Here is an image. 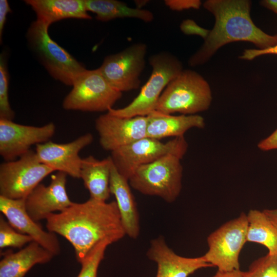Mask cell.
I'll list each match as a JSON object with an SVG mask.
<instances>
[{"instance_id":"obj_1","label":"cell","mask_w":277,"mask_h":277,"mask_svg":"<svg viewBox=\"0 0 277 277\" xmlns=\"http://www.w3.org/2000/svg\"><path fill=\"white\" fill-rule=\"evenodd\" d=\"M48 231L65 238L74 248L81 264L100 242H118L126 235L117 204L90 198L72 204L60 213L46 218Z\"/></svg>"},{"instance_id":"obj_2","label":"cell","mask_w":277,"mask_h":277,"mask_svg":"<svg viewBox=\"0 0 277 277\" xmlns=\"http://www.w3.org/2000/svg\"><path fill=\"white\" fill-rule=\"evenodd\" d=\"M203 7L213 15L215 23L201 47L189 58L190 66L205 64L220 48L232 42H250L257 49L277 44V34L265 33L252 21L250 1L207 0Z\"/></svg>"},{"instance_id":"obj_3","label":"cell","mask_w":277,"mask_h":277,"mask_svg":"<svg viewBox=\"0 0 277 277\" xmlns=\"http://www.w3.org/2000/svg\"><path fill=\"white\" fill-rule=\"evenodd\" d=\"M212 100L208 82L197 72L183 69L164 90L155 111L167 114H197L209 108Z\"/></svg>"},{"instance_id":"obj_4","label":"cell","mask_w":277,"mask_h":277,"mask_svg":"<svg viewBox=\"0 0 277 277\" xmlns=\"http://www.w3.org/2000/svg\"><path fill=\"white\" fill-rule=\"evenodd\" d=\"M182 158L169 153L137 168L128 179L130 186L140 193L174 202L182 187Z\"/></svg>"},{"instance_id":"obj_5","label":"cell","mask_w":277,"mask_h":277,"mask_svg":"<svg viewBox=\"0 0 277 277\" xmlns=\"http://www.w3.org/2000/svg\"><path fill=\"white\" fill-rule=\"evenodd\" d=\"M151 74L138 95L127 106L107 112L120 117L147 116L155 110L159 99L169 82L183 70L181 62L174 55L161 52L149 59Z\"/></svg>"},{"instance_id":"obj_6","label":"cell","mask_w":277,"mask_h":277,"mask_svg":"<svg viewBox=\"0 0 277 277\" xmlns=\"http://www.w3.org/2000/svg\"><path fill=\"white\" fill-rule=\"evenodd\" d=\"M48 28L37 20L31 23L27 32L30 47L52 77L72 86L76 77L86 69L50 38Z\"/></svg>"},{"instance_id":"obj_7","label":"cell","mask_w":277,"mask_h":277,"mask_svg":"<svg viewBox=\"0 0 277 277\" xmlns=\"http://www.w3.org/2000/svg\"><path fill=\"white\" fill-rule=\"evenodd\" d=\"M247 214L241 212L234 219L225 223L207 238L208 249L202 255L217 271L240 269L239 256L246 241Z\"/></svg>"},{"instance_id":"obj_8","label":"cell","mask_w":277,"mask_h":277,"mask_svg":"<svg viewBox=\"0 0 277 277\" xmlns=\"http://www.w3.org/2000/svg\"><path fill=\"white\" fill-rule=\"evenodd\" d=\"M122 96V92L109 84L99 68L86 69L75 80L62 105L67 110L108 112Z\"/></svg>"},{"instance_id":"obj_9","label":"cell","mask_w":277,"mask_h":277,"mask_svg":"<svg viewBox=\"0 0 277 277\" xmlns=\"http://www.w3.org/2000/svg\"><path fill=\"white\" fill-rule=\"evenodd\" d=\"M188 147L184 136L165 143L146 136L111 152L110 156L118 172L128 180L137 168L166 154L173 153L183 159Z\"/></svg>"},{"instance_id":"obj_10","label":"cell","mask_w":277,"mask_h":277,"mask_svg":"<svg viewBox=\"0 0 277 277\" xmlns=\"http://www.w3.org/2000/svg\"><path fill=\"white\" fill-rule=\"evenodd\" d=\"M54 170L38 160L30 150L16 159L0 165V195L12 199H25Z\"/></svg>"},{"instance_id":"obj_11","label":"cell","mask_w":277,"mask_h":277,"mask_svg":"<svg viewBox=\"0 0 277 277\" xmlns=\"http://www.w3.org/2000/svg\"><path fill=\"white\" fill-rule=\"evenodd\" d=\"M145 44H133L116 54L107 56L99 68L101 73L116 90L123 92L137 89L144 69L147 53Z\"/></svg>"},{"instance_id":"obj_12","label":"cell","mask_w":277,"mask_h":277,"mask_svg":"<svg viewBox=\"0 0 277 277\" xmlns=\"http://www.w3.org/2000/svg\"><path fill=\"white\" fill-rule=\"evenodd\" d=\"M55 129L52 122L34 126L0 118V155L5 161L15 160L29 151L32 145L49 141Z\"/></svg>"},{"instance_id":"obj_13","label":"cell","mask_w":277,"mask_h":277,"mask_svg":"<svg viewBox=\"0 0 277 277\" xmlns=\"http://www.w3.org/2000/svg\"><path fill=\"white\" fill-rule=\"evenodd\" d=\"M147 124L146 116L124 117L108 112L95 122L101 146L111 152L146 137Z\"/></svg>"},{"instance_id":"obj_14","label":"cell","mask_w":277,"mask_h":277,"mask_svg":"<svg viewBox=\"0 0 277 277\" xmlns=\"http://www.w3.org/2000/svg\"><path fill=\"white\" fill-rule=\"evenodd\" d=\"M93 141L91 133L83 134L66 143L48 141L36 145L35 152L43 164L57 172L80 179L82 158L80 151Z\"/></svg>"},{"instance_id":"obj_15","label":"cell","mask_w":277,"mask_h":277,"mask_svg":"<svg viewBox=\"0 0 277 277\" xmlns=\"http://www.w3.org/2000/svg\"><path fill=\"white\" fill-rule=\"evenodd\" d=\"M67 175L57 172L48 186L40 183L26 197V210L34 221L46 220L53 212H61L72 204L66 188Z\"/></svg>"},{"instance_id":"obj_16","label":"cell","mask_w":277,"mask_h":277,"mask_svg":"<svg viewBox=\"0 0 277 277\" xmlns=\"http://www.w3.org/2000/svg\"><path fill=\"white\" fill-rule=\"evenodd\" d=\"M0 210L8 223L18 232L30 236L33 241L54 256L61 253V245L55 233L43 229L27 213L25 199H12L0 195Z\"/></svg>"},{"instance_id":"obj_17","label":"cell","mask_w":277,"mask_h":277,"mask_svg":"<svg viewBox=\"0 0 277 277\" xmlns=\"http://www.w3.org/2000/svg\"><path fill=\"white\" fill-rule=\"evenodd\" d=\"M147 256L157 265L155 277H188L199 269L212 267L203 256L187 258L177 254L163 236L151 240Z\"/></svg>"},{"instance_id":"obj_18","label":"cell","mask_w":277,"mask_h":277,"mask_svg":"<svg viewBox=\"0 0 277 277\" xmlns=\"http://www.w3.org/2000/svg\"><path fill=\"white\" fill-rule=\"evenodd\" d=\"M110 190L115 198L122 223L129 238L136 239L140 232V216L128 180L117 170L113 163L111 169Z\"/></svg>"},{"instance_id":"obj_19","label":"cell","mask_w":277,"mask_h":277,"mask_svg":"<svg viewBox=\"0 0 277 277\" xmlns=\"http://www.w3.org/2000/svg\"><path fill=\"white\" fill-rule=\"evenodd\" d=\"M147 116V137L160 140L167 137L184 136L193 128H204V118L200 115H173L153 111Z\"/></svg>"},{"instance_id":"obj_20","label":"cell","mask_w":277,"mask_h":277,"mask_svg":"<svg viewBox=\"0 0 277 277\" xmlns=\"http://www.w3.org/2000/svg\"><path fill=\"white\" fill-rule=\"evenodd\" d=\"M2 254L0 277H24L33 266L47 263L54 256L34 241L17 252L8 250Z\"/></svg>"},{"instance_id":"obj_21","label":"cell","mask_w":277,"mask_h":277,"mask_svg":"<svg viewBox=\"0 0 277 277\" xmlns=\"http://www.w3.org/2000/svg\"><path fill=\"white\" fill-rule=\"evenodd\" d=\"M112 160L110 156L100 160L92 155L82 158L80 178L90 198L107 202L111 194L110 179Z\"/></svg>"},{"instance_id":"obj_22","label":"cell","mask_w":277,"mask_h":277,"mask_svg":"<svg viewBox=\"0 0 277 277\" xmlns=\"http://www.w3.org/2000/svg\"><path fill=\"white\" fill-rule=\"evenodd\" d=\"M36 14V20L48 26L57 21L69 18L90 19L84 0H27Z\"/></svg>"},{"instance_id":"obj_23","label":"cell","mask_w":277,"mask_h":277,"mask_svg":"<svg viewBox=\"0 0 277 277\" xmlns=\"http://www.w3.org/2000/svg\"><path fill=\"white\" fill-rule=\"evenodd\" d=\"M87 11L96 14V18L103 22L118 18H135L145 22L154 19L153 14L149 10L131 8L126 3L115 0H84Z\"/></svg>"},{"instance_id":"obj_24","label":"cell","mask_w":277,"mask_h":277,"mask_svg":"<svg viewBox=\"0 0 277 277\" xmlns=\"http://www.w3.org/2000/svg\"><path fill=\"white\" fill-rule=\"evenodd\" d=\"M247 242L259 244L268 250V253H277V228L263 211L250 209L247 214Z\"/></svg>"},{"instance_id":"obj_25","label":"cell","mask_w":277,"mask_h":277,"mask_svg":"<svg viewBox=\"0 0 277 277\" xmlns=\"http://www.w3.org/2000/svg\"><path fill=\"white\" fill-rule=\"evenodd\" d=\"M111 244L109 240H106L96 245L81 264L82 268L77 277H97L100 264L107 248Z\"/></svg>"},{"instance_id":"obj_26","label":"cell","mask_w":277,"mask_h":277,"mask_svg":"<svg viewBox=\"0 0 277 277\" xmlns=\"http://www.w3.org/2000/svg\"><path fill=\"white\" fill-rule=\"evenodd\" d=\"M33 241V239L30 236L16 231L1 215L0 248L1 250L7 247L21 248L26 244Z\"/></svg>"},{"instance_id":"obj_27","label":"cell","mask_w":277,"mask_h":277,"mask_svg":"<svg viewBox=\"0 0 277 277\" xmlns=\"http://www.w3.org/2000/svg\"><path fill=\"white\" fill-rule=\"evenodd\" d=\"M244 277H277V253L267 254L251 263Z\"/></svg>"},{"instance_id":"obj_28","label":"cell","mask_w":277,"mask_h":277,"mask_svg":"<svg viewBox=\"0 0 277 277\" xmlns=\"http://www.w3.org/2000/svg\"><path fill=\"white\" fill-rule=\"evenodd\" d=\"M9 75L6 60L0 56V118L13 120L15 113L12 109L8 98Z\"/></svg>"},{"instance_id":"obj_29","label":"cell","mask_w":277,"mask_h":277,"mask_svg":"<svg viewBox=\"0 0 277 277\" xmlns=\"http://www.w3.org/2000/svg\"><path fill=\"white\" fill-rule=\"evenodd\" d=\"M180 29L185 34L197 35L204 39L206 38L210 31V30L200 26L191 19L184 20L180 25Z\"/></svg>"},{"instance_id":"obj_30","label":"cell","mask_w":277,"mask_h":277,"mask_svg":"<svg viewBox=\"0 0 277 277\" xmlns=\"http://www.w3.org/2000/svg\"><path fill=\"white\" fill-rule=\"evenodd\" d=\"M165 4L174 11H182L189 9H198L202 2L200 0H166Z\"/></svg>"},{"instance_id":"obj_31","label":"cell","mask_w":277,"mask_h":277,"mask_svg":"<svg viewBox=\"0 0 277 277\" xmlns=\"http://www.w3.org/2000/svg\"><path fill=\"white\" fill-rule=\"evenodd\" d=\"M275 54L277 55V44L275 45L265 49H247L239 56L241 60L251 61L260 56Z\"/></svg>"},{"instance_id":"obj_32","label":"cell","mask_w":277,"mask_h":277,"mask_svg":"<svg viewBox=\"0 0 277 277\" xmlns=\"http://www.w3.org/2000/svg\"><path fill=\"white\" fill-rule=\"evenodd\" d=\"M258 148L263 151L277 149V128L258 144Z\"/></svg>"},{"instance_id":"obj_33","label":"cell","mask_w":277,"mask_h":277,"mask_svg":"<svg viewBox=\"0 0 277 277\" xmlns=\"http://www.w3.org/2000/svg\"><path fill=\"white\" fill-rule=\"evenodd\" d=\"M11 11L8 1L6 0L0 1V38L2 39L3 31L6 21L7 15Z\"/></svg>"},{"instance_id":"obj_34","label":"cell","mask_w":277,"mask_h":277,"mask_svg":"<svg viewBox=\"0 0 277 277\" xmlns=\"http://www.w3.org/2000/svg\"><path fill=\"white\" fill-rule=\"evenodd\" d=\"M210 277H244L243 271L240 269L231 271H220Z\"/></svg>"},{"instance_id":"obj_35","label":"cell","mask_w":277,"mask_h":277,"mask_svg":"<svg viewBox=\"0 0 277 277\" xmlns=\"http://www.w3.org/2000/svg\"><path fill=\"white\" fill-rule=\"evenodd\" d=\"M260 5L277 14V0H262Z\"/></svg>"},{"instance_id":"obj_36","label":"cell","mask_w":277,"mask_h":277,"mask_svg":"<svg viewBox=\"0 0 277 277\" xmlns=\"http://www.w3.org/2000/svg\"><path fill=\"white\" fill-rule=\"evenodd\" d=\"M263 211L277 228V208L265 209Z\"/></svg>"},{"instance_id":"obj_37","label":"cell","mask_w":277,"mask_h":277,"mask_svg":"<svg viewBox=\"0 0 277 277\" xmlns=\"http://www.w3.org/2000/svg\"><path fill=\"white\" fill-rule=\"evenodd\" d=\"M148 1H135L136 8L141 9V7L146 5L148 3Z\"/></svg>"},{"instance_id":"obj_38","label":"cell","mask_w":277,"mask_h":277,"mask_svg":"<svg viewBox=\"0 0 277 277\" xmlns=\"http://www.w3.org/2000/svg\"><path fill=\"white\" fill-rule=\"evenodd\" d=\"M276 90H277V89H276Z\"/></svg>"}]
</instances>
